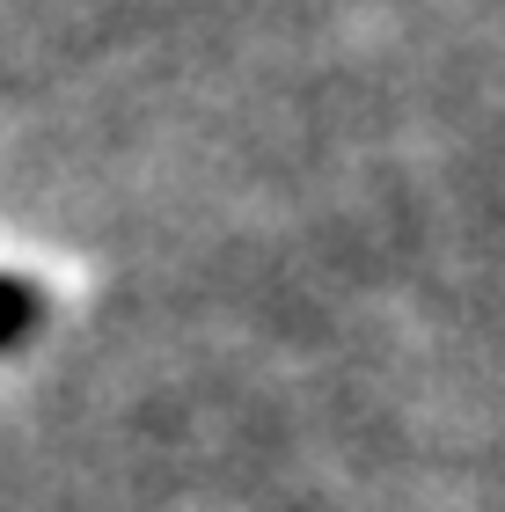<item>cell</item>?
I'll list each match as a JSON object with an SVG mask.
<instances>
[{
    "label": "cell",
    "instance_id": "cell-1",
    "mask_svg": "<svg viewBox=\"0 0 505 512\" xmlns=\"http://www.w3.org/2000/svg\"><path fill=\"white\" fill-rule=\"evenodd\" d=\"M30 315H37V300H30V293H22V286H15V278H0V344H8V337H15V330H22V322H30Z\"/></svg>",
    "mask_w": 505,
    "mask_h": 512
}]
</instances>
